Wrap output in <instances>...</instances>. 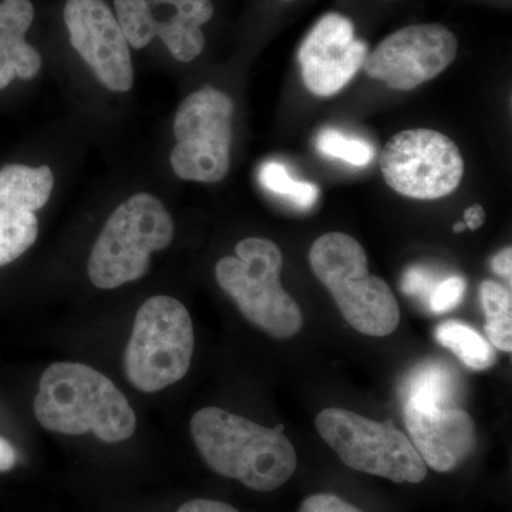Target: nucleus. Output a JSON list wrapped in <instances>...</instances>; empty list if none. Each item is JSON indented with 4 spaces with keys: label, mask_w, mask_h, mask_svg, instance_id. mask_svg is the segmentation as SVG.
Masks as SVG:
<instances>
[{
    "label": "nucleus",
    "mask_w": 512,
    "mask_h": 512,
    "mask_svg": "<svg viewBox=\"0 0 512 512\" xmlns=\"http://www.w3.org/2000/svg\"><path fill=\"white\" fill-rule=\"evenodd\" d=\"M16 451L8 440L0 437V471H9L15 467Z\"/></svg>",
    "instance_id": "nucleus-27"
},
{
    "label": "nucleus",
    "mask_w": 512,
    "mask_h": 512,
    "mask_svg": "<svg viewBox=\"0 0 512 512\" xmlns=\"http://www.w3.org/2000/svg\"><path fill=\"white\" fill-rule=\"evenodd\" d=\"M174 238V222L154 195H133L111 214L94 244L89 276L94 286L114 289L147 274L151 254Z\"/></svg>",
    "instance_id": "nucleus-5"
},
{
    "label": "nucleus",
    "mask_w": 512,
    "mask_h": 512,
    "mask_svg": "<svg viewBox=\"0 0 512 512\" xmlns=\"http://www.w3.org/2000/svg\"><path fill=\"white\" fill-rule=\"evenodd\" d=\"M493 269L495 274L507 278L511 282L512 278V249L507 247L501 249L493 259Z\"/></svg>",
    "instance_id": "nucleus-26"
},
{
    "label": "nucleus",
    "mask_w": 512,
    "mask_h": 512,
    "mask_svg": "<svg viewBox=\"0 0 512 512\" xmlns=\"http://www.w3.org/2000/svg\"><path fill=\"white\" fill-rule=\"evenodd\" d=\"M481 305L485 315L484 332L495 348L512 350V296L510 289L494 281L480 286Z\"/></svg>",
    "instance_id": "nucleus-19"
},
{
    "label": "nucleus",
    "mask_w": 512,
    "mask_h": 512,
    "mask_svg": "<svg viewBox=\"0 0 512 512\" xmlns=\"http://www.w3.org/2000/svg\"><path fill=\"white\" fill-rule=\"evenodd\" d=\"M128 45L143 49L160 37L178 62L201 55L205 37L201 26L214 15L211 0H114Z\"/></svg>",
    "instance_id": "nucleus-11"
},
{
    "label": "nucleus",
    "mask_w": 512,
    "mask_h": 512,
    "mask_svg": "<svg viewBox=\"0 0 512 512\" xmlns=\"http://www.w3.org/2000/svg\"><path fill=\"white\" fill-rule=\"evenodd\" d=\"M367 55L369 47L357 39L352 20L328 13L299 47L303 83L315 96H335L363 69Z\"/></svg>",
    "instance_id": "nucleus-13"
},
{
    "label": "nucleus",
    "mask_w": 512,
    "mask_h": 512,
    "mask_svg": "<svg viewBox=\"0 0 512 512\" xmlns=\"http://www.w3.org/2000/svg\"><path fill=\"white\" fill-rule=\"evenodd\" d=\"M64 23L70 43L111 92L133 87L134 70L128 42L113 10L104 0H67Z\"/></svg>",
    "instance_id": "nucleus-12"
},
{
    "label": "nucleus",
    "mask_w": 512,
    "mask_h": 512,
    "mask_svg": "<svg viewBox=\"0 0 512 512\" xmlns=\"http://www.w3.org/2000/svg\"><path fill=\"white\" fill-rule=\"evenodd\" d=\"M259 183L272 194L281 195L299 210H309L319 197L318 185L298 181L289 174L286 165L268 161L259 170Z\"/></svg>",
    "instance_id": "nucleus-20"
},
{
    "label": "nucleus",
    "mask_w": 512,
    "mask_h": 512,
    "mask_svg": "<svg viewBox=\"0 0 512 512\" xmlns=\"http://www.w3.org/2000/svg\"><path fill=\"white\" fill-rule=\"evenodd\" d=\"M466 281L460 276H450L439 282L429 298V308L434 313H447L456 309L463 301Z\"/></svg>",
    "instance_id": "nucleus-22"
},
{
    "label": "nucleus",
    "mask_w": 512,
    "mask_h": 512,
    "mask_svg": "<svg viewBox=\"0 0 512 512\" xmlns=\"http://www.w3.org/2000/svg\"><path fill=\"white\" fill-rule=\"evenodd\" d=\"M457 53V37L444 26H407L380 42L367 55L363 70L389 89L409 92L443 73Z\"/></svg>",
    "instance_id": "nucleus-10"
},
{
    "label": "nucleus",
    "mask_w": 512,
    "mask_h": 512,
    "mask_svg": "<svg viewBox=\"0 0 512 512\" xmlns=\"http://www.w3.org/2000/svg\"><path fill=\"white\" fill-rule=\"evenodd\" d=\"M467 227L464 222H456L453 227V231L456 232V234H460V232L466 231Z\"/></svg>",
    "instance_id": "nucleus-29"
},
{
    "label": "nucleus",
    "mask_w": 512,
    "mask_h": 512,
    "mask_svg": "<svg viewBox=\"0 0 512 512\" xmlns=\"http://www.w3.org/2000/svg\"><path fill=\"white\" fill-rule=\"evenodd\" d=\"M485 221V211L484 208L481 207L480 204L471 205L468 207L466 211H464V224L471 231H476V229L480 228L481 225L484 224Z\"/></svg>",
    "instance_id": "nucleus-28"
},
{
    "label": "nucleus",
    "mask_w": 512,
    "mask_h": 512,
    "mask_svg": "<svg viewBox=\"0 0 512 512\" xmlns=\"http://www.w3.org/2000/svg\"><path fill=\"white\" fill-rule=\"evenodd\" d=\"M33 19L35 8L30 0L0 2V90L15 77L30 80L40 72L42 57L25 39Z\"/></svg>",
    "instance_id": "nucleus-16"
},
{
    "label": "nucleus",
    "mask_w": 512,
    "mask_h": 512,
    "mask_svg": "<svg viewBox=\"0 0 512 512\" xmlns=\"http://www.w3.org/2000/svg\"><path fill=\"white\" fill-rule=\"evenodd\" d=\"M191 436L215 473L261 493L282 487L298 466L295 448L282 433L218 407L198 410Z\"/></svg>",
    "instance_id": "nucleus-1"
},
{
    "label": "nucleus",
    "mask_w": 512,
    "mask_h": 512,
    "mask_svg": "<svg viewBox=\"0 0 512 512\" xmlns=\"http://www.w3.org/2000/svg\"><path fill=\"white\" fill-rule=\"evenodd\" d=\"M309 262L346 322L375 338L392 335L400 323V306L392 289L369 274L365 249L355 238L329 232L313 242Z\"/></svg>",
    "instance_id": "nucleus-3"
},
{
    "label": "nucleus",
    "mask_w": 512,
    "mask_h": 512,
    "mask_svg": "<svg viewBox=\"0 0 512 512\" xmlns=\"http://www.w3.org/2000/svg\"><path fill=\"white\" fill-rule=\"evenodd\" d=\"M237 258L225 256L215 266V278L242 315L275 339H291L303 328L295 299L281 284V249L271 239L245 238Z\"/></svg>",
    "instance_id": "nucleus-4"
},
{
    "label": "nucleus",
    "mask_w": 512,
    "mask_h": 512,
    "mask_svg": "<svg viewBox=\"0 0 512 512\" xmlns=\"http://www.w3.org/2000/svg\"><path fill=\"white\" fill-rule=\"evenodd\" d=\"M437 284L439 282H437L436 276L431 274L429 269L412 266L403 275L402 291L406 295L417 296L421 301L427 303Z\"/></svg>",
    "instance_id": "nucleus-23"
},
{
    "label": "nucleus",
    "mask_w": 512,
    "mask_h": 512,
    "mask_svg": "<svg viewBox=\"0 0 512 512\" xmlns=\"http://www.w3.org/2000/svg\"><path fill=\"white\" fill-rule=\"evenodd\" d=\"M234 103L214 87L190 94L174 120V173L183 180L214 184L224 180L231 165Z\"/></svg>",
    "instance_id": "nucleus-8"
},
{
    "label": "nucleus",
    "mask_w": 512,
    "mask_h": 512,
    "mask_svg": "<svg viewBox=\"0 0 512 512\" xmlns=\"http://www.w3.org/2000/svg\"><path fill=\"white\" fill-rule=\"evenodd\" d=\"M436 338L470 369L485 370L497 360L491 343L466 323L447 320L436 329Z\"/></svg>",
    "instance_id": "nucleus-18"
},
{
    "label": "nucleus",
    "mask_w": 512,
    "mask_h": 512,
    "mask_svg": "<svg viewBox=\"0 0 512 512\" xmlns=\"http://www.w3.org/2000/svg\"><path fill=\"white\" fill-rule=\"evenodd\" d=\"M33 409L47 430L69 436L93 433L106 443L130 439L137 426L126 396L109 377L82 363L47 367Z\"/></svg>",
    "instance_id": "nucleus-2"
},
{
    "label": "nucleus",
    "mask_w": 512,
    "mask_h": 512,
    "mask_svg": "<svg viewBox=\"0 0 512 512\" xmlns=\"http://www.w3.org/2000/svg\"><path fill=\"white\" fill-rule=\"evenodd\" d=\"M404 420L417 453L437 473L453 471L476 446V424L464 410L404 404Z\"/></svg>",
    "instance_id": "nucleus-15"
},
{
    "label": "nucleus",
    "mask_w": 512,
    "mask_h": 512,
    "mask_svg": "<svg viewBox=\"0 0 512 512\" xmlns=\"http://www.w3.org/2000/svg\"><path fill=\"white\" fill-rule=\"evenodd\" d=\"M194 326L187 308L171 296H154L138 309L126 350L127 379L144 393L180 382L194 355Z\"/></svg>",
    "instance_id": "nucleus-6"
},
{
    "label": "nucleus",
    "mask_w": 512,
    "mask_h": 512,
    "mask_svg": "<svg viewBox=\"0 0 512 512\" xmlns=\"http://www.w3.org/2000/svg\"><path fill=\"white\" fill-rule=\"evenodd\" d=\"M177 512H239L229 504L214 500H192L181 505Z\"/></svg>",
    "instance_id": "nucleus-25"
},
{
    "label": "nucleus",
    "mask_w": 512,
    "mask_h": 512,
    "mask_svg": "<svg viewBox=\"0 0 512 512\" xmlns=\"http://www.w3.org/2000/svg\"><path fill=\"white\" fill-rule=\"evenodd\" d=\"M299 512H363L335 494H313L301 504Z\"/></svg>",
    "instance_id": "nucleus-24"
},
{
    "label": "nucleus",
    "mask_w": 512,
    "mask_h": 512,
    "mask_svg": "<svg viewBox=\"0 0 512 512\" xmlns=\"http://www.w3.org/2000/svg\"><path fill=\"white\" fill-rule=\"evenodd\" d=\"M55 177L47 165H6L0 170V266L16 261L36 242V212L45 207Z\"/></svg>",
    "instance_id": "nucleus-14"
},
{
    "label": "nucleus",
    "mask_w": 512,
    "mask_h": 512,
    "mask_svg": "<svg viewBox=\"0 0 512 512\" xmlns=\"http://www.w3.org/2000/svg\"><path fill=\"white\" fill-rule=\"evenodd\" d=\"M457 392V376L444 363H424L404 384L406 404L417 409H436L451 402Z\"/></svg>",
    "instance_id": "nucleus-17"
},
{
    "label": "nucleus",
    "mask_w": 512,
    "mask_h": 512,
    "mask_svg": "<svg viewBox=\"0 0 512 512\" xmlns=\"http://www.w3.org/2000/svg\"><path fill=\"white\" fill-rule=\"evenodd\" d=\"M315 426L325 443L352 470L399 484H419L427 476L423 458L393 420L379 423L332 407L318 414Z\"/></svg>",
    "instance_id": "nucleus-7"
},
{
    "label": "nucleus",
    "mask_w": 512,
    "mask_h": 512,
    "mask_svg": "<svg viewBox=\"0 0 512 512\" xmlns=\"http://www.w3.org/2000/svg\"><path fill=\"white\" fill-rule=\"evenodd\" d=\"M316 148L323 156L338 158L355 167H365L375 156V148L366 140L345 136L332 128L323 130L316 137Z\"/></svg>",
    "instance_id": "nucleus-21"
},
{
    "label": "nucleus",
    "mask_w": 512,
    "mask_h": 512,
    "mask_svg": "<svg viewBox=\"0 0 512 512\" xmlns=\"http://www.w3.org/2000/svg\"><path fill=\"white\" fill-rule=\"evenodd\" d=\"M384 181L414 200H439L457 190L464 160L457 144L439 131L414 128L387 141L380 158Z\"/></svg>",
    "instance_id": "nucleus-9"
}]
</instances>
